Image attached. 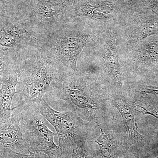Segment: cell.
<instances>
[{
  "instance_id": "obj_10",
  "label": "cell",
  "mask_w": 158,
  "mask_h": 158,
  "mask_svg": "<svg viewBox=\"0 0 158 158\" xmlns=\"http://www.w3.org/2000/svg\"><path fill=\"white\" fill-rule=\"evenodd\" d=\"M111 12L110 8L104 5H94L88 2L79 4L77 8L76 15L87 16L97 19H106L109 18Z\"/></svg>"
},
{
  "instance_id": "obj_17",
  "label": "cell",
  "mask_w": 158,
  "mask_h": 158,
  "mask_svg": "<svg viewBox=\"0 0 158 158\" xmlns=\"http://www.w3.org/2000/svg\"><path fill=\"white\" fill-rule=\"evenodd\" d=\"M135 158H139V156H136ZM158 158V156L157 157H156V158Z\"/></svg>"
},
{
  "instance_id": "obj_15",
  "label": "cell",
  "mask_w": 158,
  "mask_h": 158,
  "mask_svg": "<svg viewBox=\"0 0 158 158\" xmlns=\"http://www.w3.org/2000/svg\"><path fill=\"white\" fill-rule=\"evenodd\" d=\"M144 93H152L155 94H157L158 95V88H156V89H149L148 88L147 90L144 91Z\"/></svg>"
},
{
  "instance_id": "obj_3",
  "label": "cell",
  "mask_w": 158,
  "mask_h": 158,
  "mask_svg": "<svg viewBox=\"0 0 158 158\" xmlns=\"http://www.w3.org/2000/svg\"><path fill=\"white\" fill-rule=\"evenodd\" d=\"M38 34L30 21L0 19V58L17 65L34 50Z\"/></svg>"
},
{
  "instance_id": "obj_14",
  "label": "cell",
  "mask_w": 158,
  "mask_h": 158,
  "mask_svg": "<svg viewBox=\"0 0 158 158\" xmlns=\"http://www.w3.org/2000/svg\"><path fill=\"white\" fill-rule=\"evenodd\" d=\"M71 158H90L84 147H77L73 150Z\"/></svg>"
},
{
  "instance_id": "obj_5",
  "label": "cell",
  "mask_w": 158,
  "mask_h": 158,
  "mask_svg": "<svg viewBox=\"0 0 158 158\" xmlns=\"http://www.w3.org/2000/svg\"><path fill=\"white\" fill-rule=\"evenodd\" d=\"M33 105L55 128L59 138V146L64 158L72 156L74 148L85 146L87 132L76 114L54 110L44 98Z\"/></svg>"
},
{
  "instance_id": "obj_1",
  "label": "cell",
  "mask_w": 158,
  "mask_h": 158,
  "mask_svg": "<svg viewBox=\"0 0 158 158\" xmlns=\"http://www.w3.org/2000/svg\"><path fill=\"white\" fill-rule=\"evenodd\" d=\"M64 69L59 62L35 50L23 57L17 64V105H34L46 94L52 95L51 85Z\"/></svg>"
},
{
  "instance_id": "obj_4",
  "label": "cell",
  "mask_w": 158,
  "mask_h": 158,
  "mask_svg": "<svg viewBox=\"0 0 158 158\" xmlns=\"http://www.w3.org/2000/svg\"><path fill=\"white\" fill-rule=\"evenodd\" d=\"M20 112L21 128L30 152L41 151L51 158H65L54 142L56 134L48 127V121L34 105H17Z\"/></svg>"
},
{
  "instance_id": "obj_11",
  "label": "cell",
  "mask_w": 158,
  "mask_h": 158,
  "mask_svg": "<svg viewBox=\"0 0 158 158\" xmlns=\"http://www.w3.org/2000/svg\"><path fill=\"white\" fill-rule=\"evenodd\" d=\"M101 134L95 141L98 144L102 158H113L114 148L110 138L100 128Z\"/></svg>"
},
{
  "instance_id": "obj_18",
  "label": "cell",
  "mask_w": 158,
  "mask_h": 158,
  "mask_svg": "<svg viewBox=\"0 0 158 158\" xmlns=\"http://www.w3.org/2000/svg\"><path fill=\"white\" fill-rule=\"evenodd\" d=\"M0 158H3L2 157V156L1 155H0Z\"/></svg>"
},
{
  "instance_id": "obj_19",
  "label": "cell",
  "mask_w": 158,
  "mask_h": 158,
  "mask_svg": "<svg viewBox=\"0 0 158 158\" xmlns=\"http://www.w3.org/2000/svg\"><path fill=\"white\" fill-rule=\"evenodd\" d=\"M3 158H4V157H3Z\"/></svg>"
},
{
  "instance_id": "obj_13",
  "label": "cell",
  "mask_w": 158,
  "mask_h": 158,
  "mask_svg": "<svg viewBox=\"0 0 158 158\" xmlns=\"http://www.w3.org/2000/svg\"><path fill=\"white\" fill-rule=\"evenodd\" d=\"M16 67L9 64L4 59L0 58V86L6 77L16 70Z\"/></svg>"
},
{
  "instance_id": "obj_7",
  "label": "cell",
  "mask_w": 158,
  "mask_h": 158,
  "mask_svg": "<svg viewBox=\"0 0 158 158\" xmlns=\"http://www.w3.org/2000/svg\"><path fill=\"white\" fill-rule=\"evenodd\" d=\"M17 69L9 74L8 78L4 80L0 86V126L10 120L12 99L17 94L16 86L18 84Z\"/></svg>"
},
{
  "instance_id": "obj_16",
  "label": "cell",
  "mask_w": 158,
  "mask_h": 158,
  "mask_svg": "<svg viewBox=\"0 0 158 158\" xmlns=\"http://www.w3.org/2000/svg\"><path fill=\"white\" fill-rule=\"evenodd\" d=\"M4 2H4V1H2V0H0V7L2 6L3 4H4Z\"/></svg>"
},
{
  "instance_id": "obj_2",
  "label": "cell",
  "mask_w": 158,
  "mask_h": 158,
  "mask_svg": "<svg viewBox=\"0 0 158 158\" xmlns=\"http://www.w3.org/2000/svg\"><path fill=\"white\" fill-rule=\"evenodd\" d=\"M90 40L88 34L69 30L64 23L38 34L35 50L59 62L65 69L77 72L79 57Z\"/></svg>"
},
{
  "instance_id": "obj_8",
  "label": "cell",
  "mask_w": 158,
  "mask_h": 158,
  "mask_svg": "<svg viewBox=\"0 0 158 158\" xmlns=\"http://www.w3.org/2000/svg\"><path fill=\"white\" fill-rule=\"evenodd\" d=\"M116 106L121 113L126 127L127 133L125 137V146L129 148L133 144L144 140V136L138 131V124L135 119V115L131 105L123 100L116 101Z\"/></svg>"
},
{
  "instance_id": "obj_12",
  "label": "cell",
  "mask_w": 158,
  "mask_h": 158,
  "mask_svg": "<svg viewBox=\"0 0 158 158\" xmlns=\"http://www.w3.org/2000/svg\"><path fill=\"white\" fill-rule=\"evenodd\" d=\"M0 155L4 158H51L41 151L30 152L29 154L20 153L4 148H0Z\"/></svg>"
},
{
  "instance_id": "obj_6",
  "label": "cell",
  "mask_w": 158,
  "mask_h": 158,
  "mask_svg": "<svg viewBox=\"0 0 158 158\" xmlns=\"http://www.w3.org/2000/svg\"><path fill=\"white\" fill-rule=\"evenodd\" d=\"M21 120L19 110L15 106L11 110L10 120L0 126V148L28 154L30 150L21 128Z\"/></svg>"
},
{
  "instance_id": "obj_9",
  "label": "cell",
  "mask_w": 158,
  "mask_h": 158,
  "mask_svg": "<svg viewBox=\"0 0 158 158\" xmlns=\"http://www.w3.org/2000/svg\"><path fill=\"white\" fill-rule=\"evenodd\" d=\"M103 58L109 73L115 81L121 84L123 78L118 61L115 39L113 36H109L105 41Z\"/></svg>"
}]
</instances>
